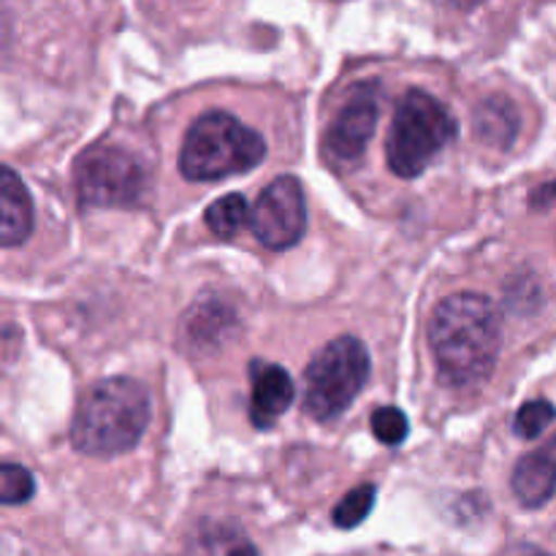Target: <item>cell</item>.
Instances as JSON below:
<instances>
[{"mask_svg": "<svg viewBox=\"0 0 556 556\" xmlns=\"http://www.w3.org/2000/svg\"><path fill=\"white\" fill-rule=\"evenodd\" d=\"M510 486L525 508H541L552 500L556 492V434L516 465Z\"/></svg>", "mask_w": 556, "mask_h": 556, "instance_id": "obj_10", "label": "cell"}, {"mask_svg": "<svg viewBox=\"0 0 556 556\" xmlns=\"http://www.w3.org/2000/svg\"><path fill=\"white\" fill-rule=\"evenodd\" d=\"M369 378V353L356 337H337L320 348L304 372V405L315 421H334L353 405Z\"/></svg>", "mask_w": 556, "mask_h": 556, "instance_id": "obj_5", "label": "cell"}, {"mask_svg": "<svg viewBox=\"0 0 556 556\" xmlns=\"http://www.w3.org/2000/svg\"><path fill=\"white\" fill-rule=\"evenodd\" d=\"M250 215L253 210H250L248 199L242 193H228L206 206L204 223L215 237L231 239L242 231V226H250Z\"/></svg>", "mask_w": 556, "mask_h": 556, "instance_id": "obj_14", "label": "cell"}, {"mask_svg": "<svg viewBox=\"0 0 556 556\" xmlns=\"http://www.w3.org/2000/svg\"><path fill=\"white\" fill-rule=\"evenodd\" d=\"M554 418H556V407L552 405V402H546V400L525 402L514 418V432L519 434V438H527V440L541 438V434L552 427Z\"/></svg>", "mask_w": 556, "mask_h": 556, "instance_id": "obj_16", "label": "cell"}, {"mask_svg": "<svg viewBox=\"0 0 556 556\" xmlns=\"http://www.w3.org/2000/svg\"><path fill=\"white\" fill-rule=\"evenodd\" d=\"M0 242L3 248L22 244L33 231V201L14 168H3L0 174Z\"/></svg>", "mask_w": 556, "mask_h": 556, "instance_id": "obj_11", "label": "cell"}, {"mask_svg": "<svg viewBox=\"0 0 556 556\" xmlns=\"http://www.w3.org/2000/svg\"><path fill=\"white\" fill-rule=\"evenodd\" d=\"M380 112V90L375 81H362L348 92L345 103L326 130V152L337 166H351L362 161L369 139L375 134Z\"/></svg>", "mask_w": 556, "mask_h": 556, "instance_id": "obj_8", "label": "cell"}, {"mask_svg": "<svg viewBox=\"0 0 556 556\" xmlns=\"http://www.w3.org/2000/svg\"><path fill=\"white\" fill-rule=\"evenodd\" d=\"M372 432L383 445H400L410 432V424L400 407H378L372 416Z\"/></svg>", "mask_w": 556, "mask_h": 556, "instance_id": "obj_18", "label": "cell"}, {"mask_svg": "<svg viewBox=\"0 0 556 556\" xmlns=\"http://www.w3.org/2000/svg\"><path fill=\"white\" fill-rule=\"evenodd\" d=\"M250 380H253V391H250V421L258 429L275 427L277 418L291 407L293 396H296L291 375L280 364L253 362Z\"/></svg>", "mask_w": 556, "mask_h": 556, "instance_id": "obj_9", "label": "cell"}, {"mask_svg": "<svg viewBox=\"0 0 556 556\" xmlns=\"http://www.w3.org/2000/svg\"><path fill=\"white\" fill-rule=\"evenodd\" d=\"M440 378L456 389H470L492 375L503 345L500 313L481 293H454L443 299L429 326Z\"/></svg>", "mask_w": 556, "mask_h": 556, "instance_id": "obj_1", "label": "cell"}, {"mask_svg": "<svg viewBox=\"0 0 556 556\" xmlns=\"http://www.w3.org/2000/svg\"><path fill=\"white\" fill-rule=\"evenodd\" d=\"M375 494L378 492H375L372 483H362V486H356L353 492H348L345 497L340 500V505L334 508V514H331L334 525L340 527V530H353V527L362 525L369 516V510H372Z\"/></svg>", "mask_w": 556, "mask_h": 556, "instance_id": "obj_15", "label": "cell"}, {"mask_svg": "<svg viewBox=\"0 0 556 556\" xmlns=\"http://www.w3.org/2000/svg\"><path fill=\"white\" fill-rule=\"evenodd\" d=\"M150 424V396L134 378H103L81 394L71 421V443L87 456H119Z\"/></svg>", "mask_w": 556, "mask_h": 556, "instance_id": "obj_2", "label": "cell"}, {"mask_svg": "<svg viewBox=\"0 0 556 556\" xmlns=\"http://www.w3.org/2000/svg\"><path fill=\"white\" fill-rule=\"evenodd\" d=\"M459 128L448 109L424 90H407L391 119L386 161L402 179L421 177L429 163L456 139Z\"/></svg>", "mask_w": 556, "mask_h": 556, "instance_id": "obj_4", "label": "cell"}, {"mask_svg": "<svg viewBox=\"0 0 556 556\" xmlns=\"http://www.w3.org/2000/svg\"><path fill=\"white\" fill-rule=\"evenodd\" d=\"M307 228L304 190L296 177H277L261 190L250 215V231L264 248L288 250Z\"/></svg>", "mask_w": 556, "mask_h": 556, "instance_id": "obj_7", "label": "cell"}, {"mask_svg": "<svg viewBox=\"0 0 556 556\" xmlns=\"http://www.w3.org/2000/svg\"><path fill=\"white\" fill-rule=\"evenodd\" d=\"M188 556H258V552L239 527L204 525L190 541Z\"/></svg>", "mask_w": 556, "mask_h": 556, "instance_id": "obj_12", "label": "cell"}, {"mask_svg": "<svg viewBox=\"0 0 556 556\" xmlns=\"http://www.w3.org/2000/svg\"><path fill=\"white\" fill-rule=\"evenodd\" d=\"M33 492H36V481H33L30 470H25L22 465H11V462L0 467V500L5 505L27 503Z\"/></svg>", "mask_w": 556, "mask_h": 556, "instance_id": "obj_17", "label": "cell"}, {"mask_svg": "<svg viewBox=\"0 0 556 556\" xmlns=\"http://www.w3.org/2000/svg\"><path fill=\"white\" fill-rule=\"evenodd\" d=\"M76 195L81 206H134L147 193V172L123 147H96L76 161Z\"/></svg>", "mask_w": 556, "mask_h": 556, "instance_id": "obj_6", "label": "cell"}, {"mask_svg": "<svg viewBox=\"0 0 556 556\" xmlns=\"http://www.w3.org/2000/svg\"><path fill=\"white\" fill-rule=\"evenodd\" d=\"M476 130L489 144H510L516 130H519L516 106L510 101H505V98H489L476 112Z\"/></svg>", "mask_w": 556, "mask_h": 556, "instance_id": "obj_13", "label": "cell"}, {"mask_svg": "<svg viewBox=\"0 0 556 556\" xmlns=\"http://www.w3.org/2000/svg\"><path fill=\"white\" fill-rule=\"evenodd\" d=\"M264 155V139L250 125L228 112H206L185 134L179 172L190 182H215L250 172Z\"/></svg>", "mask_w": 556, "mask_h": 556, "instance_id": "obj_3", "label": "cell"}]
</instances>
